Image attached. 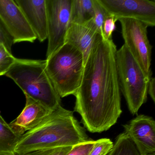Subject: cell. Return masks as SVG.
Segmentation results:
<instances>
[{"mask_svg": "<svg viewBox=\"0 0 155 155\" xmlns=\"http://www.w3.org/2000/svg\"><path fill=\"white\" fill-rule=\"evenodd\" d=\"M117 46L112 39L98 33L84 65L74 111L91 133H101L117 123L122 110L116 63Z\"/></svg>", "mask_w": 155, "mask_h": 155, "instance_id": "1", "label": "cell"}, {"mask_svg": "<svg viewBox=\"0 0 155 155\" xmlns=\"http://www.w3.org/2000/svg\"><path fill=\"white\" fill-rule=\"evenodd\" d=\"M89 140L73 112L61 105L35 128L22 135L14 154L23 155L42 149L72 147Z\"/></svg>", "mask_w": 155, "mask_h": 155, "instance_id": "2", "label": "cell"}, {"mask_svg": "<svg viewBox=\"0 0 155 155\" xmlns=\"http://www.w3.org/2000/svg\"><path fill=\"white\" fill-rule=\"evenodd\" d=\"M6 76L14 81L25 95L50 110L61 106V99L46 70V60L16 58Z\"/></svg>", "mask_w": 155, "mask_h": 155, "instance_id": "3", "label": "cell"}, {"mask_svg": "<svg viewBox=\"0 0 155 155\" xmlns=\"http://www.w3.org/2000/svg\"><path fill=\"white\" fill-rule=\"evenodd\" d=\"M46 60V70L61 98L75 95L83 75V55L76 47L65 43Z\"/></svg>", "mask_w": 155, "mask_h": 155, "instance_id": "4", "label": "cell"}, {"mask_svg": "<svg viewBox=\"0 0 155 155\" xmlns=\"http://www.w3.org/2000/svg\"><path fill=\"white\" fill-rule=\"evenodd\" d=\"M116 63L120 90L130 113L135 115L147 101L151 76L144 73L124 44L116 51Z\"/></svg>", "mask_w": 155, "mask_h": 155, "instance_id": "5", "label": "cell"}, {"mask_svg": "<svg viewBox=\"0 0 155 155\" xmlns=\"http://www.w3.org/2000/svg\"><path fill=\"white\" fill-rule=\"evenodd\" d=\"M121 34L124 45L137 61L144 73L152 76L150 69L152 46L147 36V24L137 20L121 18Z\"/></svg>", "mask_w": 155, "mask_h": 155, "instance_id": "6", "label": "cell"}, {"mask_svg": "<svg viewBox=\"0 0 155 155\" xmlns=\"http://www.w3.org/2000/svg\"><path fill=\"white\" fill-rule=\"evenodd\" d=\"M72 0H46L48 18L47 59L65 44Z\"/></svg>", "mask_w": 155, "mask_h": 155, "instance_id": "7", "label": "cell"}, {"mask_svg": "<svg viewBox=\"0 0 155 155\" xmlns=\"http://www.w3.org/2000/svg\"><path fill=\"white\" fill-rule=\"evenodd\" d=\"M109 14L117 20L129 18L155 26V2L150 0H97Z\"/></svg>", "mask_w": 155, "mask_h": 155, "instance_id": "8", "label": "cell"}, {"mask_svg": "<svg viewBox=\"0 0 155 155\" xmlns=\"http://www.w3.org/2000/svg\"><path fill=\"white\" fill-rule=\"evenodd\" d=\"M0 18L12 38L13 43L33 42L37 39L23 12L14 0H0Z\"/></svg>", "mask_w": 155, "mask_h": 155, "instance_id": "9", "label": "cell"}, {"mask_svg": "<svg viewBox=\"0 0 155 155\" xmlns=\"http://www.w3.org/2000/svg\"><path fill=\"white\" fill-rule=\"evenodd\" d=\"M123 127L141 155L155 153V121L152 117L139 115Z\"/></svg>", "mask_w": 155, "mask_h": 155, "instance_id": "10", "label": "cell"}, {"mask_svg": "<svg viewBox=\"0 0 155 155\" xmlns=\"http://www.w3.org/2000/svg\"><path fill=\"white\" fill-rule=\"evenodd\" d=\"M36 35L43 42L48 38L46 0H15Z\"/></svg>", "mask_w": 155, "mask_h": 155, "instance_id": "11", "label": "cell"}, {"mask_svg": "<svg viewBox=\"0 0 155 155\" xmlns=\"http://www.w3.org/2000/svg\"><path fill=\"white\" fill-rule=\"evenodd\" d=\"M25 95L26 103L21 114L9 124L12 130L19 136L35 128L52 110L44 107L38 101Z\"/></svg>", "mask_w": 155, "mask_h": 155, "instance_id": "12", "label": "cell"}, {"mask_svg": "<svg viewBox=\"0 0 155 155\" xmlns=\"http://www.w3.org/2000/svg\"><path fill=\"white\" fill-rule=\"evenodd\" d=\"M93 18L83 24L70 23L65 38V43L73 45L81 52L84 65L99 33Z\"/></svg>", "mask_w": 155, "mask_h": 155, "instance_id": "13", "label": "cell"}, {"mask_svg": "<svg viewBox=\"0 0 155 155\" xmlns=\"http://www.w3.org/2000/svg\"><path fill=\"white\" fill-rule=\"evenodd\" d=\"M93 17V0H72L70 23L83 24Z\"/></svg>", "mask_w": 155, "mask_h": 155, "instance_id": "14", "label": "cell"}, {"mask_svg": "<svg viewBox=\"0 0 155 155\" xmlns=\"http://www.w3.org/2000/svg\"><path fill=\"white\" fill-rule=\"evenodd\" d=\"M21 137L0 115V153L15 154L14 150Z\"/></svg>", "mask_w": 155, "mask_h": 155, "instance_id": "15", "label": "cell"}, {"mask_svg": "<svg viewBox=\"0 0 155 155\" xmlns=\"http://www.w3.org/2000/svg\"><path fill=\"white\" fill-rule=\"evenodd\" d=\"M107 155H141L125 132L117 136L113 147Z\"/></svg>", "mask_w": 155, "mask_h": 155, "instance_id": "16", "label": "cell"}, {"mask_svg": "<svg viewBox=\"0 0 155 155\" xmlns=\"http://www.w3.org/2000/svg\"><path fill=\"white\" fill-rule=\"evenodd\" d=\"M3 44H0V76L5 75L16 60Z\"/></svg>", "mask_w": 155, "mask_h": 155, "instance_id": "17", "label": "cell"}, {"mask_svg": "<svg viewBox=\"0 0 155 155\" xmlns=\"http://www.w3.org/2000/svg\"><path fill=\"white\" fill-rule=\"evenodd\" d=\"M93 4L94 10L93 21L99 33L102 35L103 23L106 18L110 15L98 2L97 0H93Z\"/></svg>", "mask_w": 155, "mask_h": 155, "instance_id": "18", "label": "cell"}, {"mask_svg": "<svg viewBox=\"0 0 155 155\" xmlns=\"http://www.w3.org/2000/svg\"><path fill=\"white\" fill-rule=\"evenodd\" d=\"M113 142L110 139L96 140L89 155H107L113 147Z\"/></svg>", "mask_w": 155, "mask_h": 155, "instance_id": "19", "label": "cell"}, {"mask_svg": "<svg viewBox=\"0 0 155 155\" xmlns=\"http://www.w3.org/2000/svg\"><path fill=\"white\" fill-rule=\"evenodd\" d=\"M95 141L90 139L86 142L74 145L66 155H89Z\"/></svg>", "mask_w": 155, "mask_h": 155, "instance_id": "20", "label": "cell"}, {"mask_svg": "<svg viewBox=\"0 0 155 155\" xmlns=\"http://www.w3.org/2000/svg\"><path fill=\"white\" fill-rule=\"evenodd\" d=\"M71 148L72 147H66L42 149L23 155H66Z\"/></svg>", "mask_w": 155, "mask_h": 155, "instance_id": "21", "label": "cell"}, {"mask_svg": "<svg viewBox=\"0 0 155 155\" xmlns=\"http://www.w3.org/2000/svg\"><path fill=\"white\" fill-rule=\"evenodd\" d=\"M117 20L114 16H108L103 23L102 36L106 39L112 38L113 31L116 30V22Z\"/></svg>", "mask_w": 155, "mask_h": 155, "instance_id": "22", "label": "cell"}, {"mask_svg": "<svg viewBox=\"0 0 155 155\" xmlns=\"http://www.w3.org/2000/svg\"><path fill=\"white\" fill-rule=\"evenodd\" d=\"M0 44H3L9 51L12 53V47L13 43L12 38L5 28L0 18Z\"/></svg>", "mask_w": 155, "mask_h": 155, "instance_id": "23", "label": "cell"}, {"mask_svg": "<svg viewBox=\"0 0 155 155\" xmlns=\"http://www.w3.org/2000/svg\"><path fill=\"white\" fill-rule=\"evenodd\" d=\"M155 78L151 77L150 79L148 86L147 93L151 97L153 102H155Z\"/></svg>", "mask_w": 155, "mask_h": 155, "instance_id": "24", "label": "cell"}, {"mask_svg": "<svg viewBox=\"0 0 155 155\" xmlns=\"http://www.w3.org/2000/svg\"><path fill=\"white\" fill-rule=\"evenodd\" d=\"M0 155H16L15 154H7V153H1Z\"/></svg>", "mask_w": 155, "mask_h": 155, "instance_id": "25", "label": "cell"}, {"mask_svg": "<svg viewBox=\"0 0 155 155\" xmlns=\"http://www.w3.org/2000/svg\"><path fill=\"white\" fill-rule=\"evenodd\" d=\"M155 155V153H153V154H149V155Z\"/></svg>", "mask_w": 155, "mask_h": 155, "instance_id": "26", "label": "cell"}]
</instances>
